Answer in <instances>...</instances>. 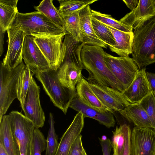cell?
Wrapping results in <instances>:
<instances>
[{"label":"cell","instance_id":"cb8c5ba5","mask_svg":"<svg viewBox=\"0 0 155 155\" xmlns=\"http://www.w3.org/2000/svg\"><path fill=\"white\" fill-rule=\"evenodd\" d=\"M18 0H0V28L5 32L10 27L16 14Z\"/></svg>","mask_w":155,"mask_h":155},{"label":"cell","instance_id":"6da1fadb","mask_svg":"<svg viewBox=\"0 0 155 155\" xmlns=\"http://www.w3.org/2000/svg\"><path fill=\"white\" fill-rule=\"evenodd\" d=\"M105 53L100 46L87 44L83 46L81 57L83 68L89 74L86 80L89 83L109 87L123 93L125 89L105 63L104 59Z\"/></svg>","mask_w":155,"mask_h":155},{"label":"cell","instance_id":"d6986e66","mask_svg":"<svg viewBox=\"0 0 155 155\" xmlns=\"http://www.w3.org/2000/svg\"><path fill=\"white\" fill-rule=\"evenodd\" d=\"M155 15L154 0H140L137 6L119 21L133 27L136 23L152 15Z\"/></svg>","mask_w":155,"mask_h":155},{"label":"cell","instance_id":"4dcf8cb0","mask_svg":"<svg viewBox=\"0 0 155 155\" xmlns=\"http://www.w3.org/2000/svg\"><path fill=\"white\" fill-rule=\"evenodd\" d=\"M49 128L46 140V148L45 155H55L59 143L58 142V135L55 133L52 114H49Z\"/></svg>","mask_w":155,"mask_h":155},{"label":"cell","instance_id":"b9f144b4","mask_svg":"<svg viewBox=\"0 0 155 155\" xmlns=\"http://www.w3.org/2000/svg\"><path fill=\"white\" fill-rule=\"evenodd\" d=\"M83 155H87L86 153V152L85 151V152L84 153Z\"/></svg>","mask_w":155,"mask_h":155},{"label":"cell","instance_id":"d4e9b609","mask_svg":"<svg viewBox=\"0 0 155 155\" xmlns=\"http://www.w3.org/2000/svg\"><path fill=\"white\" fill-rule=\"evenodd\" d=\"M53 1V0H43L40 2L38 6H35V8L44 15L53 23L66 31L64 19L58 10L54 5Z\"/></svg>","mask_w":155,"mask_h":155},{"label":"cell","instance_id":"ee69618b","mask_svg":"<svg viewBox=\"0 0 155 155\" xmlns=\"http://www.w3.org/2000/svg\"></svg>","mask_w":155,"mask_h":155},{"label":"cell","instance_id":"5bb4252c","mask_svg":"<svg viewBox=\"0 0 155 155\" xmlns=\"http://www.w3.org/2000/svg\"><path fill=\"white\" fill-rule=\"evenodd\" d=\"M7 31L8 48L2 62L5 66L12 69L23 62V46L26 35L23 31L15 27H11Z\"/></svg>","mask_w":155,"mask_h":155},{"label":"cell","instance_id":"3957f363","mask_svg":"<svg viewBox=\"0 0 155 155\" xmlns=\"http://www.w3.org/2000/svg\"><path fill=\"white\" fill-rule=\"evenodd\" d=\"M63 41L66 46V54L63 62L56 71L57 77L64 87L76 92V85L82 77L81 52L85 44L77 41L69 34L65 35Z\"/></svg>","mask_w":155,"mask_h":155},{"label":"cell","instance_id":"ffe728a7","mask_svg":"<svg viewBox=\"0 0 155 155\" xmlns=\"http://www.w3.org/2000/svg\"><path fill=\"white\" fill-rule=\"evenodd\" d=\"M120 114L135 126L152 129L151 122L145 110L139 103L130 104Z\"/></svg>","mask_w":155,"mask_h":155},{"label":"cell","instance_id":"60d3db41","mask_svg":"<svg viewBox=\"0 0 155 155\" xmlns=\"http://www.w3.org/2000/svg\"><path fill=\"white\" fill-rule=\"evenodd\" d=\"M0 155H9L1 143H0Z\"/></svg>","mask_w":155,"mask_h":155},{"label":"cell","instance_id":"9a60e30c","mask_svg":"<svg viewBox=\"0 0 155 155\" xmlns=\"http://www.w3.org/2000/svg\"><path fill=\"white\" fill-rule=\"evenodd\" d=\"M145 68L140 70L130 86L123 93L131 104L139 103L152 91Z\"/></svg>","mask_w":155,"mask_h":155},{"label":"cell","instance_id":"836d02e7","mask_svg":"<svg viewBox=\"0 0 155 155\" xmlns=\"http://www.w3.org/2000/svg\"><path fill=\"white\" fill-rule=\"evenodd\" d=\"M46 140L44 135L38 128H35L32 140L31 155H41V152L45 150Z\"/></svg>","mask_w":155,"mask_h":155},{"label":"cell","instance_id":"e0dca14e","mask_svg":"<svg viewBox=\"0 0 155 155\" xmlns=\"http://www.w3.org/2000/svg\"><path fill=\"white\" fill-rule=\"evenodd\" d=\"M69 107L78 112H81L84 118L95 119L107 127H114L116 121L112 113L101 112L84 103L77 96L71 101Z\"/></svg>","mask_w":155,"mask_h":155},{"label":"cell","instance_id":"8992f818","mask_svg":"<svg viewBox=\"0 0 155 155\" xmlns=\"http://www.w3.org/2000/svg\"><path fill=\"white\" fill-rule=\"evenodd\" d=\"M25 66L23 62L16 67L10 69L0 64V120L11 104L18 98V86L20 74Z\"/></svg>","mask_w":155,"mask_h":155},{"label":"cell","instance_id":"603a6c76","mask_svg":"<svg viewBox=\"0 0 155 155\" xmlns=\"http://www.w3.org/2000/svg\"><path fill=\"white\" fill-rule=\"evenodd\" d=\"M106 26L111 31L116 41L114 45L109 46L110 51L115 53L120 57L127 56L131 54L133 32H125Z\"/></svg>","mask_w":155,"mask_h":155},{"label":"cell","instance_id":"83f0119b","mask_svg":"<svg viewBox=\"0 0 155 155\" xmlns=\"http://www.w3.org/2000/svg\"><path fill=\"white\" fill-rule=\"evenodd\" d=\"M80 12L63 16L68 33L71 34L77 42H83V38L81 31Z\"/></svg>","mask_w":155,"mask_h":155},{"label":"cell","instance_id":"ab89813d","mask_svg":"<svg viewBox=\"0 0 155 155\" xmlns=\"http://www.w3.org/2000/svg\"><path fill=\"white\" fill-rule=\"evenodd\" d=\"M5 31H3L0 28V56H2L3 51V46L4 44V37Z\"/></svg>","mask_w":155,"mask_h":155},{"label":"cell","instance_id":"7a4b0ae2","mask_svg":"<svg viewBox=\"0 0 155 155\" xmlns=\"http://www.w3.org/2000/svg\"><path fill=\"white\" fill-rule=\"evenodd\" d=\"M133 27L131 54L140 70L155 63V15L136 23Z\"/></svg>","mask_w":155,"mask_h":155},{"label":"cell","instance_id":"7c38bea8","mask_svg":"<svg viewBox=\"0 0 155 155\" xmlns=\"http://www.w3.org/2000/svg\"><path fill=\"white\" fill-rule=\"evenodd\" d=\"M131 155H155V130L135 126L131 131Z\"/></svg>","mask_w":155,"mask_h":155},{"label":"cell","instance_id":"7bdbcfd3","mask_svg":"<svg viewBox=\"0 0 155 155\" xmlns=\"http://www.w3.org/2000/svg\"><path fill=\"white\" fill-rule=\"evenodd\" d=\"M154 3H155V0H154Z\"/></svg>","mask_w":155,"mask_h":155},{"label":"cell","instance_id":"484cf974","mask_svg":"<svg viewBox=\"0 0 155 155\" xmlns=\"http://www.w3.org/2000/svg\"><path fill=\"white\" fill-rule=\"evenodd\" d=\"M97 0H58V11L62 16L80 12L88 5Z\"/></svg>","mask_w":155,"mask_h":155},{"label":"cell","instance_id":"4fadbf2b","mask_svg":"<svg viewBox=\"0 0 155 155\" xmlns=\"http://www.w3.org/2000/svg\"><path fill=\"white\" fill-rule=\"evenodd\" d=\"M34 37L26 36L24 41L22 58L25 65H28L31 72L36 74L51 69L50 65L36 44Z\"/></svg>","mask_w":155,"mask_h":155},{"label":"cell","instance_id":"7402d4cb","mask_svg":"<svg viewBox=\"0 0 155 155\" xmlns=\"http://www.w3.org/2000/svg\"><path fill=\"white\" fill-rule=\"evenodd\" d=\"M0 143L9 155H20L18 144L11 127L8 115H4L0 120Z\"/></svg>","mask_w":155,"mask_h":155},{"label":"cell","instance_id":"8d00e7d4","mask_svg":"<svg viewBox=\"0 0 155 155\" xmlns=\"http://www.w3.org/2000/svg\"><path fill=\"white\" fill-rule=\"evenodd\" d=\"M103 155H110L112 148L111 141L107 138H99Z\"/></svg>","mask_w":155,"mask_h":155},{"label":"cell","instance_id":"5b68a950","mask_svg":"<svg viewBox=\"0 0 155 155\" xmlns=\"http://www.w3.org/2000/svg\"><path fill=\"white\" fill-rule=\"evenodd\" d=\"M35 77L54 105L66 114L71 101L77 96L76 92L64 87L58 80L56 71L51 69L38 73Z\"/></svg>","mask_w":155,"mask_h":155},{"label":"cell","instance_id":"e575fe53","mask_svg":"<svg viewBox=\"0 0 155 155\" xmlns=\"http://www.w3.org/2000/svg\"><path fill=\"white\" fill-rule=\"evenodd\" d=\"M82 137L80 134L75 141L68 155H83L86 151L83 146Z\"/></svg>","mask_w":155,"mask_h":155},{"label":"cell","instance_id":"4316f807","mask_svg":"<svg viewBox=\"0 0 155 155\" xmlns=\"http://www.w3.org/2000/svg\"><path fill=\"white\" fill-rule=\"evenodd\" d=\"M35 74L30 71L29 66L25 65L21 72L18 79V99L21 107L23 105L30 86Z\"/></svg>","mask_w":155,"mask_h":155},{"label":"cell","instance_id":"2e32d148","mask_svg":"<svg viewBox=\"0 0 155 155\" xmlns=\"http://www.w3.org/2000/svg\"><path fill=\"white\" fill-rule=\"evenodd\" d=\"M84 118L81 112L76 114L61 137L55 155H68L72 145L81 134L84 127Z\"/></svg>","mask_w":155,"mask_h":155},{"label":"cell","instance_id":"74e56055","mask_svg":"<svg viewBox=\"0 0 155 155\" xmlns=\"http://www.w3.org/2000/svg\"><path fill=\"white\" fill-rule=\"evenodd\" d=\"M146 73L152 90L155 93V73L148 72Z\"/></svg>","mask_w":155,"mask_h":155},{"label":"cell","instance_id":"9c48e42d","mask_svg":"<svg viewBox=\"0 0 155 155\" xmlns=\"http://www.w3.org/2000/svg\"><path fill=\"white\" fill-rule=\"evenodd\" d=\"M104 59L108 68L126 90L139 71L137 64L129 56L116 57L106 52Z\"/></svg>","mask_w":155,"mask_h":155},{"label":"cell","instance_id":"f546056e","mask_svg":"<svg viewBox=\"0 0 155 155\" xmlns=\"http://www.w3.org/2000/svg\"><path fill=\"white\" fill-rule=\"evenodd\" d=\"M92 26L97 37L109 46L116 43L114 35L110 30L104 24L91 17Z\"/></svg>","mask_w":155,"mask_h":155},{"label":"cell","instance_id":"f35d334b","mask_svg":"<svg viewBox=\"0 0 155 155\" xmlns=\"http://www.w3.org/2000/svg\"><path fill=\"white\" fill-rule=\"evenodd\" d=\"M127 6L131 11L134 9L138 5L139 0H123Z\"/></svg>","mask_w":155,"mask_h":155},{"label":"cell","instance_id":"1f68e13d","mask_svg":"<svg viewBox=\"0 0 155 155\" xmlns=\"http://www.w3.org/2000/svg\"><path fill=\"white\" fill-rule=\"evenodd\" d=\"M125 124L117 126L114 131L111 141L113 155H123L125 145L124 134Z\"/></svg>","mask_w":155,"mask_h":155},{"label":"cell","instance_id":"d6a6232c","mask_svg":"<svg viewBox=\"0 0 155 155\" xmlns=\"http://www.w3.org/2000/svg\"><path fill=\"white\" fill-rule=\"evenodd\" d=\"M139 103L146 111L151 122L152 129L155 130V93L152 90Z\"/></svg>","mask_w":155,"mask_h":155},{"label":"cell","instance_id":"8fae6325","mask_svg":"<svg viewBox=\"0 0 155 155\" xmlns=\"http://www.w3.org/2000/svg\"><path fill=\"white\" fill-rule=\"evenodd\" d=\"M88 83L102 104L112 113L115 111L119 112L131 104L123 93L117 90Z\"/></svg>","mask_w":155,"mask_h":155},{"label":"cell","instance_id":"d590c367","mask_svg":"<svg viewBox=\"0 0 155 155\" xmlns=\"http://www.w3.org/2000/svg\"><path fill=\"white\" fill-rule=\"evenodd\" d=\"M132 130L129 125L125 124V145L123 155H131V136Z\"/></svg>","mask_w":155,"mask_h":155},{"label":"cell","instance_id":"f1b7e54d","mask_svg":"<svg viewBox=\"0 0 155 155\" xmlns=\"http://www.w3.org/2000/svg\"><path fill=\"white\" fill-rule=\"evenodd\" d=\"M92 17L106 25L127 33L133 32V27L122 23L113 18L110 15L106 14L93 10H91Z\"/></svg>","mask_w":155,"mask_h":155},{"label":"cell","instance_id":"277c9868","mask_svg":"<svg viewBox=\"0 0 155 155\" xmlns=\"http://www.w3.org/2000/svg\"><path fill=\"white\" fill-rule=\"evenodd\" d=\"M11 27L21 30L26 36L34 37L57 35L63 32L68 33L38 11L25 13L18 12Z\"/></svg>","mask_w":155,"mask_h":155},{"label":"cell","instance_id":"52a82bcc","mask_svg":"<svg viewBox=\"0 0 155 155\" xmlns=\"http://www.w3.org/2000/svg\"><path fill=\"white\" fill-rule=\"evenodd\" d=\"M65 32L49 36L35 37L34 40L48 62L51 69L56 71L63 62L66 46L63 39Z\"/></svg>","mask_w":155,"mask_h":155},{"label":"cell","instance_id":"30bf717a","mask_svg":"<svg viewBox=\"0 0 155 155\" xmlns=\"http://www.w3.org/2000/svg\"><path fill=\"white\" fill-rule=\"evenodd\" d=\"M40 87L33 78L21 107L25 116L33 123L35 128L38 129L44 126L45 120L40 102Z\"/></svg>","mask_w":155,"mask_h":155},{"label":"cell","instance_id":"ba28073f","mask_svg":"<svg viewBox=\"0 0 155 155\" xmlns=\"http://www.w3.org/2000/svg\"><path fill=\"white\" fill-rule=\"evenodd\" d=\"M11 127L18 144L20 155H31L33 123L20 112L12 111L8 115Z\"/></svg>","mask_w":155,"mask_h":155},{"label":"cell","instance_id":"ac0fdd59","mask_svg":"<svg viewBox=\"0 0 155 155\" xmlns=\"http://www.w3.org/2000/svg\"><path fill=\"white\" fill-rule=\"evenodd\" d=\"M90 5L82 10L79 13L81 31L85 44L99 46L107 48L108 45L100 40L96 35L92 26Z\"/></svg>","mask_w":155,"mask_h":155},{"label":"cell","instance_id":"44dd1931","mask_svg":"<svg viewBox=\"0 0 155 155\" xmlns=\"http://www.w3.org/2000/svg\"><path fill=\"white\" fill-rule=\"evenodd\" d=\"M76 91L77 97L87 105L102 113L110 112L102 104L91 89L88 82L83 77L76 85Z\"/></svg>","mask_w":155,"mask_h":155}]
</instances>
